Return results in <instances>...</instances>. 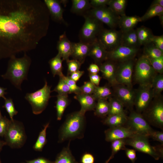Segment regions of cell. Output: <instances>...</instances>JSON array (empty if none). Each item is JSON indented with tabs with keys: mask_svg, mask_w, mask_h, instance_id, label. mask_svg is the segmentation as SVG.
Instances as JSON below:
<instances>
[{
	"mask_svg": "<svg viewBox=\"0 0 163 163\" xmlns=\"http://www.w3.org/2000/svg\"><path fill=\"white\" fill-rule=\"evenodd\" d=\"M50 17L43 1L0 0V60L35 49Z\"/></svg>",
	"mask_w": 163,
	"mask_h": 163,
	"instance_id": "cell-1",
	"label": "cell"
},
{
	"mask_svg": "<svg viewBox=\"0 0 163 163\" xmlns=\"http://www.w3.org/2000/svg\"><path fill=\"white\" fill-rule=\"evenodd\" d=\"M31 60L26 53L20 58L13 56L8 61L6 73L1 75L5 79L9 80L16 88L21 90V85L23 81L27 80L28 71Z\"/></svg>",
	"mask_w": 163,
	"mask_h": 163,
	"instance_id": "cell-2",
	"label": "cell"
},
{
	"mask_svg": "<svg viewBox=\"0 0 163 163\" xmlns=\"http://www.w3.org/2000/svg\"><path fill=\"white\" fill-rule=\"evenodd\" d=\"M85 120V114L79 111L68 115L60 128L59 142L83 137Z\"/></svg>",
	"mask_w": 163,
	"mask_h": 163,
	"instance_id": "cell-3",
	"label": "cell"
},
{
	"mask_svg": "<svg viewBox=\"0 0 163 163\" xmlns=\"http://www.w3.org/2000/svg\"><path fill=\"white\" fill-rule=\"evenodd\" d=\"M51 88L45 80V84L42 88L34 92L26 94L25 99L31 105L34 114H40L46 108L51 97Z\"/></svg>",
	"mask_w": 163,
	"mask_h": 163,
	"instance_id": "cell-4",
	"label": "cell"
},
{
	"mask_svg": "<svg viewBox=\"0 0 163 163\" xmlns=\"http://www.w3.org/2000/svg\"><path fill=\"white\" fill-rule=\"evenodd\" d=\"M148 137L137 134L130 138L125 139L126 145L132 146L135 150L149 155L156 160L163 157L161 147H153L150 144Z\"/></svg>",
	"mask_w": 163,
	"mask_h": 163,
	"instance_id": "cell-5",
	"label": "cell"
},
{
	"mask_svg": "<svg viewBox=\"0 0 163 163\" xmlns=\"http://www.w3.org/2000/svg\"><path fill=\"white\" fill-rule=\"evenodd\" d=\"M4 136L6 145L13 148L22 147L26 138L23 124L14 120H10L8 129Z\"/></svg>",
	"mask_w": 163,
	"mask_h": 163,
	"instance_id": "cell-6",
	"label": "cell"
},
{
	"mask_svg": "<svg viewBox=\"0 0 163 163\" xmlns=\"http://www.w3.org/2000/svg\"><path fill=\"white\" fill-rule=\"evenodd\" d=\"M83 16L85 21L80 32V41L91 44L97 38L103 29L102 24L87 14Z\"/></svg>",
	"mask_w": 163,
	"mask_h": 163,
	"instance_id": "cell-7",
	"label": "cell"
},
{
	"mask_svg": "<svg viewBox=\"0 0 163 163\" xmlns=\"http://www.w3.org/2000/svg\"><path fill=\"white\" fill-rule=\"evenodd\" d=\"M157 73L147 58L143 55L139 59L135 66V76L140 85H151Z\"/></svg>",
	"mask_w": 163,
	"mask_h": 163,
	"instance_id": "cell-8",
	"label": "cell"
},
{
	"mask_svg": "<svg viewBox=\"0 0 163 163\" xmlns=\"http://www.w3.org/2000/svg\"><path fill=\"white\" fill-rule=\"evenodd\" d=\"M125 125L136 134L148 137L154 130L142 115L134 111H132L127 117Z\"/></svg>",
	"mask_w": 163,
	"mask_h": 163,
	"instance_id": "cell-9",
	"label": "cell"
},
{
	"mask_svg": "<svg viewBox=\"0 0 163 163\" xmlns=\"http://www.w3.org/2000/svg\"><path fill=\"white\" fill-rule=\"evenodd\" d=\"M85 14L94 18L101 23L106 24L111 29H113L118 25L120 17L107 6L91 8Z\"/></svg>",
	"mask_w": 163,
	"mask_h": 163,
	"instance_id": "cell-10",
	"label": "cell"
},
{
	"mask_svg": "<svg viewBox=\"0 0 163 163\" xmlns=\"http://www.w3.org/2000/svg\"><path fill=\"white\" fill-rule=\"evenodd\" d=\"M153 97L151 85H140L135 91L134 106L136 112L140 114L143 112L149 106Z\"/></svg>",
	"mask_w": 163,
	"mask_h": 163,
	"instance_id": "cell-11",
	"label": "cell"
},
{
	"mask_svg": "<svg viewBox=\"0 0 163 163\" xmlns=\"http://www.w3.org/2000/svg\"><path fill=\"white\" fill-rule=\"evenodd\" d=\"M145 112V116L143 117L148 123L163 129V101L159 99L156 100L144 112Z\"/></svg>",
	"mask_w": 163,
	"mask_h": 163,
	"instance_id": "cell-12",
	"label": "cell"
},
{
	"mask_svg": "<svg viewBox=\"0 0 163 163\" xmlns=\"http://www.w3.org/2000/svg\"><path fill=\"white\" fill-rule=\"evenodd\" d=\"M138 51V48L121 45L113 49L107 51V60L120 63L133 59Z\"/></svg>",
	"mask_w": 163,
	"mask_h": 163,
	"instance_id": "cell-13",
	"label": "cell"
},
{
	"mask_svg": "<svg viewBox=\"0 0 163 163\" xmlns=\"http://www.w3.org/2000/svg\"><path fill=\"white\" fill-rule=\"evenodd\" d=\"M134 65L133 59L120 62L117 66L116 79L119 84L132 88V77Z\"/></svg>",
	"mask_w": 163,
	"mask_h": 163,
	"instance_id": "cell-14",
	"label": "cell"
},
{
	"mask_svg": "<svg viewBox=\"0 0 163 163\" xmlns=\"http://www.w3.org/2000/svg\"><path fill=\"white\" fill-rule=\"evenodd\" d=\"M122 32L113 29H103L97 38L107 51L111 50L120 45Z\"/></svg>",
	"mask_w": 163,
	"mask_h": 163,
	"instance_id": "cell-15",
	"label": "cell"
},
{
	"mask_svg": "<svg viewBox=\"0 0 163 163\" xmlns=\"http://www.w3.org/2000/svg\"><path fill=\"white\" fill-rule=\"evenodd\" d=\"M113 87L114 97L120 101L124 106L132 109L134 106L135 91L132 88L122 85L118 84Z\"/></svg>",
	"mask_w": 163,
	"mask_h": 163,
	"instance_id": "cell-16",
	"label": "cell"
},
{
	"mask_svg": "<svg viewBox=\"0 0 163 163\" xmlns=\"http://www.w3.org/2000/svg\"><path fill=\"white\" fill-rule=\"evenodd\" d=\"M105 140L108 142L130 138L137 134L124 126L111 127L105 131Z\"/></svg>",
	"mask_w": 163,
	"mask_h": 163,
	"instance_id": "cell-17",
	"label": "cell"
},
{
	"mask_svg": "<svg viewBox=\"0 0 163 163\" xmlns=\"http://www.w3.org/2000/svg\"><path fill=\"white\" fill-rule=\"evenodd\" d=\"M49 12L50 16L55 21L67 25L63 18L64 9L61 0H44L43 1Z\"/></svg>",
	"mask_w": 163,
	"mask_h": 163,
	"instance_id": "cell-18",
	"label": "cell"
},
{
	"mask_svg": "<svg viewBox=\"0 0 163 163\" xmlns=\"http://www.w3.org/2000/svg\"><path fill=\"white\" fill-rule=\"evenodd\" d=\"M107 51L97 38L90 44L88 56L98 65L107 60Z\"/></svg>",
	"mask_w": 163,
	"mask_h": 163,
	"instance_id": "cell-19",
	"label": "cell"
},
{
	"mask_svg": "<svg viewBox=\"0 0 163 163\" xmlns=\"http://www.w3.org/2000/svg\"><path fill=\"white\" fill-rule=\"evenodd\" d=\"M103 77L107 80L112 86L119 84L116 79L117 67L113 62L106 60L98 65Z\"/></svg>",
	"mask_w": 163,
	"mask_h": 163,
	"instance_id": "cell-20",
	"label": "cell"
},
{
	"mask_svg": "<svg viewBox=\"0 0 163 163\" xmlns=\"http://www.w3.org/2000/svg\"><path fill=\"white\" fill-rule=\"evenodd\" d=\"M58 54L63 60H69L72 50V43L67 38L65 32L60 36L57 45Z\"/></svg>",
	"mask_w": 163,
	"mask_h": 163,
	"instance_id": "cell-21",
	"label": "cell"
},
{
	"mask_svg": "<svg viewBox=\"0 0 163 163\" xmlns=\"http://www.w3.org/2000/svg\"><path fill=\"white\" fill-rule=\"evenodd\" d=\"M90 44L80 41L72 43V50L71 56L83 63L88 56Z\"/></svg>",
	"mask_w": 163,
	"mask_h": 163,
	"instance_id": "cell-22",
	"label": "cell"
},
{
	"mask_svg": "<svg viewBox=\"0 0 163 163\" xmlns=\"http://www.w3.org/2000/svg\"><path fill=\"white\" fill-rule=\"evenodd\" d=\"M74 98L80 103L81 109L79 111L83 114H85L87 111L94 110L97 103L92 95L81 93L76 94Z\"/></svg>",
	"mask_w": 163,
	"mask_h": 163,
	"instance_id": "cell-23",
	"label": "cell"
},
{
	"mask_svg": "<svg viewBox=\"0 0 163 163\" xmlns=\"http://www.w3.org/2000/svg\"><path fill=\"white\" fill-rule=\"evenodd\" d=\"M120 45L138 48L140 46L136 30L134 29L122 32Z\"/></svg>",
	"mask_w": 163,
	"mask_h": 163,
	"instance_id": "cell-24",
	"label": "cell"
},
{
	"mask_svg": "<svg viewBox=\"0 0 163 163\" xmlns=\"http://www.w3.org/2000/svg\"><path fill=\"white\" fill-rule=\"evenodd\" d=\"M142 21L140 17L136 16H127L126 15L120 16L118 23L122 32L133 29L138 23Z\"/></svg>",
	"mask_w": 163,
	"mask_h": 163,
	"instance_id": "cell-25",
	"label": "cell"
},
{
	"mask_svg": "<svg viewBox=\"0 0 163 163\" xmlns=\"http://www.w3.org/2000/svg\"><path fill=\"white\" fill-rule=\"evenodd\" d=\"M127 117L125 113L108 116L103 123L111 127L124 126L125 125Z\"/></svg>",
	"mask_w": 163,
	"mask_h": 163,
	"instance_id": "cell-26",
	"label": "cell"
},
{
	"mask_svg": "<svg viewBox=\"0 0 163 163\" xmlns=\"http://www.w3.org/2000/svg\"><path fill=\"white\" fill-rule=\"evenodd\" d=\"M71 11L72 13L83 16L91 8L88 0H72Z\"/></svg>",
	"mask_w": 163,
	"mask_h": 163,
	"instance_id": "cell-27",
	"label": "cell"
},
{
	"mask_svg": "<svg viewBox=\"0 0 163 163\" xmlns=\"http://www.w3.org/2000/svg\"><path fill=\"white\" fill-rule=\"evenodd\" d=\"M136 31L140 46H145L152 42L154 35L149 28L142 26L137 28Z\"/></svg>",
	"mask_w": 163,
	"mask_h": 163,
	"instance_id": "cell-28",
	"label": "cell"
},
{
	"mask_svg": "<svg viewBox=\"0 0 163 163\" xmlns=\"http://www.w3.org/2000/svg\"><path fill=\"white\" fill-rule=\"evenodd\" d=\"M92 95L96 101H97L100 99H109L113 96V93L110 87L106 85L102 87L96 86Z\"/></svg>",
	"mask_w": 163,
	"mask_h": 163,
	"instance_id": "cell-29",
	"label": "cell"
},
{
	"mask_svg": "<svg viewBox=\"0 0 163 163\" xmlns=\"http://www.w3.org/2000/svg\"><path fill=\"white\" fill-rule=\"evenodd\" d=\"M63 61L58 54L49 61L50 69L53 77L58 75L59 77L63 76L62 62Z\"/></svg>",
	"mask_w": 163,
	"mask_h": 163,
	"instance_id": "cell-30",
	"label": "cell"
},
{
	"mask_svg": "<svg viewBox=\"0 0 163 163\" xmlns=\"http://www.w3.org/2000/svg\"><path fill=\"white\" fill-rule=\"evenodd\" d=\"M56 109L57 112V118L60 120L66 108L69 105V100L68 95L58 94L56 96Z\"/></svg>",
	"mask_w": 163,
	"mask_h": 163,
	"instance_id": "cell-31",
	"label": "cell"
},
{
	"mask_svg": "<svg viewBox=\"0 0 163 163\" xmlns=\"http://www.w3.org/2000/svg\"><path fill=\"white\" fill-rule=\"evenodd\" d=\"M69 145L64 148L57 155L54 163H78L72 155Z\"/></svg>",
	"mask_w": 163,
	"mask_h": 163,
	"instance_id": "cell-32",
	"label": "cell"
},
{
	"mask_svg": "<svg viewBox=\"0 0 163 163\" xmlns=\"http://www.w3.org/2000/svg\"><path fill=\"white\" fill-rule=\"evenodd\" d=\"M127 3L126 0H110L108 7L116 14L121 16L125 15Z\"/></svg>",
	"mask_w": 163,
	"mask_h": 163,
	"instance_id": "cell-33",
	"label": "cell"
},
{
	"mask_svg": "<svg viewBox=\"0 0 163 163\" xmlns=\"http://www.w3.org/2000/svg\"><path fill=\"white\" fill-rule=\"evenodd\" d=\"M97 101L94 109L95 115L101 117L108 115L110 107L109 101L106 99H100Z\"/></svg>",
	"mask_w": 163,
	"mask_h": 163,
	"instance_id": "cell-34",
	"label": "cell"
},
{
	"mask_svg": "<svg viewBox=\"0 0 163 163\" xmlns=\"http://www.w3.org/2000/svg\"><path fill=\"white\" fill-rule=\"evenodd\" d=\"M143 53V56L148 58H157L163 57V52L152 42L144 46Z\"/></svg>",
	"mask_w": 163,
	"mask_h": 163,
	"instance_id": "cell-35",
	"label": "cell"
},
{
	"mask_svg": "<svg viewBox=\"0 0 163 163\" xmlns=\"http://www.w3.org/2000/svg\"><path fill=\"white\" fill-rule=\"evenodd\" d=\"M110 110L108 116L124 113V105L123 103L115 97L109 99Z\"/></svg>",
	"mask_w": 163,
	"mask_h": 163,
	"instance_id": "cell-36",
	"label": "cell"
},
{
	"mask_svg": "<svg viewBox=\"0 0 163 163\" xmlns=\"http://www.w3.org/2000/svg\"><path fill=\"white\" fill-rule=\"evenodd\" d=\"M154 97L159 96L163 90V75L156 74L153 78L151 83Z\"/></svg>",
	"mask_w": 163,
	"mask_h": 163,
	"instance_id": "cell-37",
	"label": "cell"
},
{
	"mask_svg": "<svg viewBox=\"0 0 163 163\" xmlns=\"http://www.w3.org/2000/svg\"><path fill=\"white\" fill-rule=\"evenodd\" d=\"M163 14V7L160 6H150L145 13L140 17L142 21H145L156 16Z\"/></svg>",
	"mask_w": 163,
	"mask_h": 163,
	"instance_id": "cell-38",
	"label": "cell"
},
{
	"mask_svg": "<svg viewBox=\"0 0 163 163\" xmlns=\"http://www.w3.org/2000/svg\"><path fill=\"white\" fill-rule=\"evenodd\" d=\"M49 123L46 124L43 129L40 133L38 139L33 146L34 150L41 151L46 142V131L48 127Z\"/></svg>",
	"mask_w": 163,
	"mask_h": 163,
	"instance_id": "cell-39",
	"label": "cell"
},
{
	"mask_svg": "<svg viewBox=\"0 0 163 163\" xmlns=\"http://www.w3.org/2000/svg\"><path fill=\"white\" fill-rule=\"evenodd\" d=\"M59 77L58 83L53 91L57 92L58 94L68 95L71 94L70 89L64 79L63 76Z\"/></svg>",
	"mask_w": 163,
	"mask_h": 163,
	"instance_id": "cell-40",
	"label": "cell"
},
{
	"mask_svg": "<svg viewBox=\"0 0 163 163\" xmlns=\"http://www.w3.org/2000/svg\"><path fill=\"white\" fill-rule=\"evenodd\" d=\"M111 142V155L113 158L118 152L121 150H125L126 148L125 139H117Z\"/></svg>",
	"mask_w": 163,
	"mask_h": 163,
	"instance_id": "cell-41",
	"label": "cell"
},
{
	"mask_svg": "<svg viewBox=\"0 0 163 163\" xmlns=\"http://www.w3.org/2000/svg\"><path fill=\"white\" fill-rule=\"evenodd\" d=\"M5 103L3 107L5 109L8 114L11 120H14V116L16 115L18 111L15 109L14 103L11 98H6L4 99Z\"/></svg>",
	"mask_w": 163,
	"mask_h": 163,
	"instance_id": "cell-42",
	"label": "cell"
},
{
	"mask_svg": "<svg viewBox=\"0 0 163 163\" xmlns=\"http://www.w3.org/2000/svg\"><path fill=\"white\" fill-rule=\"evenodd\" d=\"M155 71L159 74L163 72V57L157 58H148Z\"/></svg>",
	"mask_w": 163,
	"mask_h": 163,
	"instance_id": "cell-43",
	"label": "cell"
},
{
	"mask_svg": "<svg viewBox=\"0 0 163 163\" xmlns=\"http://www.w3.org/2000/svg\"><path fill=\"white\" fill-rule=\"evenodd\" d=\"M67 66V75L69 76L71 73L79 70L83 63L75 59L66 61Z\"/></svg>",
	"mask_w": 163,
	"mask_h": 163,
	"instance_id": "cell-44",
	"label": "cell"
},
{
	"mask_svg": "<svg viewBox=\"0 0 163 163\" xmlns=\"http://www.w3.org/2000/svg\"><path fill=\"white\" fill-rule=\"evenodd\" d=\"M63 78L70 89V93H73L75 94L82 93L80 87L78 86L76 82L71 79L69 76L64 75Z\"/></svg>",
	"mask_w": 163,
	"mask_h": 163,
	"instance_id": "cell-45",
	"label": "cell"
},
{
	"mask_svg": "<svg viewBox=\"0 0 163 163\" xmlns=\"http://www.w3.org/2000/svg\"><path fill=\"white\" fill-rule=\"evenodd\" d=\"M95 86L89 81L85 82L84 84L80 87L82 93L92 95L94 91Z\"/></svg>",
	"mask_w": 163,
	"mask_h": 163,
	"instance_id": "cell-46",
	"label": "cell"
},
{
	"mask_svg": "<svg viewBox=\"0 0 163 163\" xmlns=\"http://www.w3.org/2000/svg\"><path fill=\"white\" fill-rule=\"evenodd\" d=\"M10 120L5 116L0 117V136H4L8 129Z\"/></svg>",
	"mask_w": 163,
	"mask_h": 163,
	"instance_id": "cell-47",
	"label": "cell"
},
{
	"mask_svg": "<svg viewBox=\"0 0 163 163\" xmlns=\"http://www.w3.org/2000/svg\"><path fill=\"white\" fill-rule=\"evenodd\" d=\"M110 0H91L90 3L91 8H97L108 5Z\"/></svg>",
	"mask_w": 163,
	"mask_h": 163,
	"instance_id": "cell-48",
	"label": "cell"
},
{
	"mask_svg": "<svg viewBox=\"0 0 163 163\" xmlns=\"http://www.w3.org/2000/svg\"><path fill=\"white\" fill-rule=\"evenodd\" d=\"M152 42L158 49L163 52V36H154Z\"/></svg>",
	"mask_w": 163,
	"mask_h": 163,
	"instance_id": "cell-49",
	"label": "cell"
},
{
	"mask_svg": "<svg viewBox=\"0 0 163 163\" xmlns=\"http://www.w3.org/2000/svg\"><path fill=\"white\" fill-rule=\"evenodd\" d=\"M149 137H151L154 140L161 142L163 144V132L162 131H155L154 130L151 133Z\"/></svg>",
	"mask_w": 163,
	"mask_h": 163,
	"instance_id": "cell-50",
	"label": "cell"
},
{
	"mask_svg": "<svg viewBox=\"0 0 163 163\" xmlns=\"http://www.w3.org/2000/svg\"><path fill=\"white\" fill-rule=\"evenodd\" d=\"M125 150L127 157L131 161L132 163H135L137 159L136 150L126 148Z\"/></svg>",
	"mask_w": 163,
	"mask_h": 163,
	"instance_id": "cell-51",
	"label": "cell"
},
{
	"mask_svg": "<svg viewBox=\"0 0 163 163\" xmlns=\"http://www.w3.org/2000/svg\"><path fill=\"white\" fill-rule=\"evenodd\" d=\"M80 161L81 163H94V158L92 154L86 153L82 155Z\"/></svg>",
	"mask_w": 163,
	"mask_h": 163,
	"instance_id": "cell-52",
	"label": "cell"
},
{
	"mask_svg": "<svg viewBox=\"0 0 163 163\" xmlns=\"http://www.w3.org/2000/svg\"><path fill=\"white\" fill-rule=\"evenodd\" d=\"M90 81L95 86H99L101 77L97 74H89Z\"/></svg>",
	"mask_w": 163,
	"mask_h": 163,
	"instance_id": "cell-53",
	"label": "cell"
},
{
	"mask_svg": "<svg viewBox=\"0 0 163 163\" xmlns=\"http://www.w3.org/2000/svg\"><path fill=\"white\" fill-rule=\"evenodd\" d=\"M87 69L89 74H97L100 71L99 66L95 63L91 64Z\"/></svg>",
	"mask_w": 163,
	"mask_h": 163,
	"instance_id": "cell-54",
	"label": "cell"
},
{
	"mask_svg": "<svg viewBox=\"0 0 163 163\" xmlns=\"http://www.w3.org/2000/svg\"><path fill=\"white\" fill-rule=\"evenodd\" d=\"M84 73L83 71H78L71 73L69 76L72 80L77 82Z\"/></svg>",
	"mask_w": 163,
	"mask_h": 163,
	"instance_id": "cell-55",
	"label": "cell"
},
{
	"mask_svg": "<svg viewBox=\"0 0 163 163\" xmlns=\"http://www.w3.org/2000/svg\"><path fill=\"white\" fill-rule=\"evenodd\" d=\"M27 163H54L49 160L43 158H39L34 160L27 161Z\"/></svg>",
	"mask_w": 163,
	"mask_h": 163,
	"instance_id": "cell-56",
	"label": "cell"
},
{
	"mask_svg": "<svg viewBox=\"0 0 163 163\" xmlns=\"http://www.w3.org/2000/svg\"><path fill=\"white\" fill-rule=\"evenodd\" d=\"M159 5L163 7V0H155L152 3L150 6Z\"/></svg>",
	"mask_w": 163,
	"mask_h": 163,
	"instance_id": "cell-57",
	"label": "cell"
},
{
	"mask_svg": "<svg viewBox=\"0 0 163 163\" xmlns=\"http://www.w3.org/2000/svg\"><path fill=\"white\" fill-rule=\"evenodd\" d=\"M6 89V88L0 86V97H2L4 99L6 98L5 95L7 93V92L5 91Z\"/></svg>",
	"mask_w": 163,
	"mask_h": 163,
	"instance_id": "cell-58",
	"label": "cell"
},
{
	"mask_svg": "<svg viewBox=\"0 0 163 163\" xmlns=\"http://www.w3.org/2000/svg\"><path fill=\"white\" fill-rule=\"evenodd\" d=\"M5 145H6L5 142L0 140V152L1 151L3 146Z\"/></svg>",
	"mask_w": 163,
	"mask_h": 163,
	"instance_id": "cell-59",
	"label": "cell"
},
{
	"mask_svg": "<svg viewBox=\"0 0 163 163\" xmlns=\"http://www.w3.org/2000/svg\"><path fill=\"white\" fill-rule=\"evenodd\" d=\"M160 20V21L161 24L163 25V14L160 15L158 16Z\"/></svg>",
	"mask_w": 163,
	"mask_h": 163,
	"instance_id": "cell-60",
	"label": "cell"
},
{
	"mask_svg": "<svg viewBox=\"0 0 163 163\" xmlns=\"http://www.w3.org/2000/svg\"><path fill=\"white\" fill-rule=\"evenodd\" d=\"M113 158V157L111 155L110 157L104 163H109L110 160L112 159Z\"/></svg>",
	"mask_w": 163,
	"mask_h": 163,
	"instance_id": "cell-61",
	"label": "cell"
},
{
	"mask_svg": "<svg viewBox=\"0 0 163 163\" xmlns=\"http://www.w3.org/2000/svg\"><path fill=\"white\" fill-rule=\"evenodd\" d=\"M2 116V115L1 113V111L0 110V117H1Z\"/></svg>",
	"mask_w": 163,
	"mask_h": 163,
	"instance_id": "cell-62",
	"label": "cell"
},
{
	"mask_svg": "<svg viewBox=\"0 0 163 163\" xmlns=\"http://www.w3.org/2000/svg\"><path fill=\"white\" fill-rule=\"evenodd\" d=\"M0 163H2L1 161L0 160Z\"/></svg>",
	"mask_w": 163,
	"mask_h": 163,
	"instance_id": "cell-63",
	"label": "cell"
},
{
	"mask_svg": "<svg viewBox=\"0 0 163 163\" xmlns=\"http://www.w3.org/2000/svg\"></svg>",
	"mask_w": 163,
	"mask_h": 163,
	"instance_id": "cell-64",
	"label": "cell"
}]
</instances>
